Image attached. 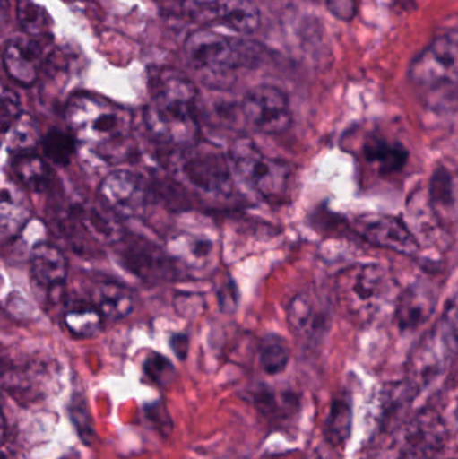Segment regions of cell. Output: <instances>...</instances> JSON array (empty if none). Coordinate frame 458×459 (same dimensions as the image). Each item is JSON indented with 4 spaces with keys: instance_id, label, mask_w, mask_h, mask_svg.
Listing matches in <instances>:
<instances>
[{
    "instance_id": "1",
    "label": "cell",
    "mask_w": 458,
    "mask_h": 459,
    "mask_svg": "<svg viewBox=\"0 0 458 459\" xmlns=\"http://www.w3.org/2000/svg\"><path fill=\"white\" fill-rule=\"evenodd\" d=\"M150 91L144 123L151 136L174 147L195 144L201 128L196 116L198 89L191 78L175 67H160L151 74Z\"/></svg>"
},
{
    "instance_id": "2",
    "label": "cell",
    "mask_w": 458,
    "mask_h": 459,
    "mask_svg": "<svg viewBox=\"0 0 458 459\" xmlns=\"http://www.w3.org/2000/svg\"><path fill=\"white\" fill-rule=\"evenodd\" d=\"M65 120L77 142L108 152L128 139L132 115L99 94L75 93L65 107Z\"/></svg>"
},
{
    "instance_id": "3",
    "label": "cell",
    "mask_w": 458,
    "mask_h": 459,
    "mask_svg": "<svg viewBox=\"0 0 458 459\" xmlns=\"http://www.w3.org/2000/svg\"><path fill=\"white\" fill-rule=\"evenodd\" d=\"M397 285L381 264H360L347 267L336 280V299L343 315L358 325L376 320L394 299Z\"/></svg>"
},
{
    "instance_id": "4",
    "label": "cell",
    "mask_w": 458,
    "mask_h": 459,
    "mask_svg": "<svg viewBox=\"0 0 458 459\" xmlns=\"http://www.w3.org/2000/svg\"><path fill=\"white\" fill-rule=\"evenodd\" d=\"M185 54L194 67L209 77H228L241 67H255L263 58L261 46L210 30L191 32Z\"/></svg>"
},
{
    "instance_id": "5",
    "label": "cell",
    "mask_w": 458,
    "mask_h": 459,
    "mask_svg": "<svg viewBox=\"0 0 458 459\" xmlns=\"http://www.w3.org/2000/svg\"><path fill=\"white\" fill-rule=\"evenodd\" d=\"M229 153L237 174L263 198L273 202L285 198L292 179L290 164L269 158L249 137H238Z\"/></svg>"
},
{
    "instance_id": "6",
    "label": "cell",
    "mask_w": 458,
    "mask_h": 459,
    "mask_svg": "<svg viewBox=\"0 0 458 459\" xmlns=\"http://www.w3.org/2000/svg\"><path fill=\"white\" fill-rule=\"evenodd\" d=\"M458 352V334L444 318L424 334L408 361L406 382L419 394L451 366Z\"/></svg>"
},
{
    "instance_id": "7",
    "label": "cell",
    "mask_w": 458,
    "mask_h": 459,
    "mask_svg": "<svg viewBox=\"0 0 458 459\" xmlns=\"http://www.w3.org/2000/svg\"><path fill=\"white\" fill-rule=\"evenodd\" d=\"M413 85L427 91L458 86V42L441 37L413 59L409 70Z\"/></svg>"
},
{
    "instance_id": "8",
    "label": "cell",
    "mask_w": 458,
    "mask_h": 459,
    "mask_svg": "<svg viewBox=\"0 0 458 459\" xmlns=\"http://www.w3.org/2000/svg\"><path fill=\"white\" fill-rule=\"evenodd\" d=\"M183 10L196 23L239 34H252L260 26V11L250 0H185Z\"/></svg>"
},
{
    "instance_id": "9",
    "label": "cell",
    "mask_w": 458,
    "mask_h": 459,
    "mask_svg": "<svg viewBox=\"0 0 458 459\" xmlns=\"http://www.w3.org/2000/svg\"><path fill=\"white\" fill-rule=\"evenodd\" d=\"M247 124L264 134H281L292 126L289 99L273 85H258L250 89L242 102Z\"/></svg>"
},
{
    "instance_id": "10",
    "label": "cell",
    "mask_w": 458,
    "mask_h": 459,
    "mask_svg": "<svg viewBox=\"0 0 458 459\" xmlns=\"http://www.w3.org/2000/svg\"><path fill=\"white\" fill-rule=\"evenodd\" d=\"M118 245V261L124 269L148 283L169 281L177 274L174 259L151 240L123 237Z\"/></svg>"
},
{
    "instance_id": "11",
    "label": "cell",
    "mask_w": 458,
    "mask_h": 459,
    "mask_svg": "<svg viewBox=\"0 0 458 459\" xmlns=\"http://www.w3.org/2000/svg\"><path fill=\"white\" fill-rule=\"evenodd\" d=\"M99 195L102 204L118 217L137 218L144 212L150 190L139 175L128 169H117L104 178Z\"/></svg>"
},
{
    "instance_id": "12",
    "label": "cell",
    "mask_w": 458,
    "mask_h": 459,
    "mask_svg": "<svg viewBox=\"0 0 458 459\" xmlns=\"http://www.w3.org/2000/svg\"><path fill=\"white\" fill-rule=\"evenodd\" d=\"M354 228L358 234L386 250L403 255H416L419 243L414 232L403 221L386 214H363L355 218Z\"/></svg>"
},
{
    "instance_id": "13",
    "label": "cell",
    "mask_w": 458,
    "mask_h": 459,
    "mask_svg": "<svg viewBox=\"0 0 458 459\" xmlns=\"http://www.w3.org/2000/svg\"><path fill=\"white\" fill-rule=\"evenodd\" d=\"M182 172L194 187L203 193L217 196H229L233 193V175L222 153L195 151L183 161Z\"/></svg>"
},
{
    "instance_id": "14",
    "label": "cell",
    "mask_w": 458,
    "mask_h": 459,
    "mask_svg": "<svg viewBox=\"0 0 458 459\" xmlns=\"http://www.w3.org/2000/svg\"><path fill=\"white\" fill-rule=\"evenodd\" d=\"M290 328L308 342H319L331 326L330 307L316 294L300 293L288 307Z\"/></svg>"
},
{
    "instance_id": "15",
    "label": "cell",
    "mask_w": 458,
    "mask_h": 459,
    "mask_svg": "<svg viewBox=\"0 0 458 459\" xmlns=\"http://www.w3.org/2000/svg\"><path fill=\"white\" fill-rule=\"evenodd\" d=\"M437 304V294L429 282L419 281L413 283L397 297L395 301V323L401 331H414L424 325Z\"/></svg>"
},
{
    "instance_id": "16",
    "label": "cell",
    "mask_w": 458,
    "mask_h": 459,
    "mask_svg": "<svg viewBox=\"0 0 458 459\" xmlns=\"http://www.w3.org/2000/svg\"><path fill=\"white\" fill-rule=\"evenodd\" d=\"M8 77L21 86L34 85L43 66V48L32 39L10 40L3 50Z\"/></svg>"
},
{
    "instance_id": "17",
    "label": "cell",
    "mask_w": 458,
    "mask_h": 459,
    "mask_svg": "<svg viewBox=\"0 0 458 459\" xmlns=\"http://www.w3.org/2000/svg\"><path fill=\"white\" fill-rule=\"evenodd\" d=\"M445 438V428L432 412H421L406 428L403 450L411 458H427L438 452Z\"/></svg>"
},
{
    "instance_id": "18",
    "label": "cell",
    "mask_w": 458,
    "mask_h": 459,
    "mask_svg": "<svg viewBox=\"0 0 458 459\" xmlns=\"http://www.w3.org/2000/svg\"><path fill=\"white\" fill-rule=\"evenodd\" d=\"M169 254L193 272H204L215 261L214 240L206 235L180 232L169 239Z\"/></svg>"
},
{
    "instance_id": "19",
    "label": "cell",
    "mask_w": 458,
    "mask_h": 459,
    "mask_svg": "<svg viewBox=\"0 0 458 459\" xmlns=\"http://www.w3.org/2000/svg\"><path fill=\"white\" fill-rule=\"evenodd\" d=\"M31 274L46 290L56 291L65 285L67 262L64 253L50 243H38L31 251Z\"/></svg>"
},
{
    "instance_id": "20",
    "label": "cell",
    "mask_w": 458,
    "mask_h": 459,
    "mask_svg": "<svg viewBox=\"0 0 458 459\" xmlns=\"http://www.w3.org/2000/svg\"><path fill=\"white\" fill-rule=\"evenodd\" d=\"M94 307L105 321H117L134 312V299L131 290L117 282H101L93 294Z\"/></svg>"
},
{
    "instance_id": "21",
    "label": "cell",
    "mask_w": 458,
    "mask_h": 459,
    "mask_svg": "<svg viewBox=\"0 0 458 459\" xmlns=\"http://www.w3.org/2000/svg\"><path fill=\"white\" fill-rule=\"evenodd\" d=\"M363 155L381 175L397 174L409 159V152L402 144L381 137H370L363 147Z\"/></svg>"
},
{
    "instance_id": "22",
    "label": "cell",
    "mask_w": 458,
    "mask_h": 459,
    "mask_svg": "<svg viewBox=\"0 0 458 459\" xmlns=\"http://www.w3.org/2000/svg\"><path fill=\"white\" fill-rule=\"evenodd\" d=\"M430 206L438 220H451L457 215L458 185L456 178L445 167H438L429 188Z\"/></svg>"
},
{
    "instance_id": "23",
    "label": "cell",
    "mask_w": 458,
    "mask_h": 459,
    "mask_svg": "<svg viewBox=\"0 0 458 459\" xmlns=\"http://www.w3.org/2000/svg\"><path fill=\"white\" fill-rule=\"evenodd\" d=\"M109 212L107 206L99 209L93 204H83L78 207L77 217L94 239L116 245L124 237V231L120 223L113 218L115 212L109 214Z\"/></svg>"
},
{
    "instance_id": "24",
    "label": "cell",
    "mask_w": 458,
    "mask_h": 459,
    "mask_svg": "<svg viewBox=\"0 0 458 459\" xmlns=\"http://www.w3.org/2000/svg\"><path fill=\"white\" fill-rule=\"evenodd\" d=\"M13 169L22 185L34 193H45L53 182V174L42 158L34 153L22 152L15 155Z\"/></svg>"
},
{
    "instance_id": "25",
    "label": "cell",
    "mask_w": 458,
    "mask_h": 459,
    "mask_svg": "<svg viewBox=\"0 0 458 459\" xmlns=\"http://www.w3.org/2000/svg\"><path fill=\"white\" fill-rule=\"evenodd\" d=\"M352 403L349 396L333 399L324 425V437L331 447L343 446L351 436Z\"/></svg>"
},
{
    "instance_id": "26",
    "label": "cell",
    "mask_w": 458,
    "mask_h": 459,
    "mask_svg": "<svg viewBox=\"0 0 458 459\" xmlns=\"http://www.w3.org/2000/svg\"><path fill=\"white\" fill-rule=\"evenodd\" d=\"M290 359V348L287 340L280 334H266L260 342V364L268 375H279L285 371Z\"/></svg>"
},
{
    "instance_id": "27",
    "label": "cell",
    "mask_w": 458,
    "mask_h": 459,
    "mask_svg": "<svg viewBox=\"0 0 458 459\" xmlns=\"http://www.w3.org/2000/svg\"><path fill=\"white\" fill-rule=\"evenodd\" d=\"M104 317L97 307H78L65 315V326L73 336L89 339L96 336L101 329Z\"/></svg>"
},
{
    "instance_id": "28",
    "label": "cell",
    "mask_w": 458,
    "mask_h": 459,
    "mask_svg": "<svg viewBox=\"0 0 458 459\" xmlns=\"http://www.w3.org/2000/svg\"><path fill=\"white\" fill-rule=\"evenodd\" d=\"M75 142L77 139L73 134L53 128L42 137L43 152L51 163L58 167H66L75 153Z\"/></svg>"
},
{
    "instance_id": "29",
    "label": "cell",
    "mask_w": 458,
    "mask_h": 459,
    "mask_svg": "<svg viewBox=\"0 0 458 459\" xmlns=\"http://www.w3.org/2000/svg\"><path fill=\"white\" fill-rule=\"evenodd\" d=\"M67 415L77 431L78 438L86 446H91L96 438V430H94L93 418H91L88 402L81 394H74L70 399L67 404Z\"/></svg>"
},
{
    "instance_id": "30",
    "label": "cell",
    "mask_w": 458,
    "mask_h": 459,
    "mask_svg": "<svg viewBox=\"0 0 458 459\" xmlns=\"http://www.w3.org/2000/svg\"><path fill=\"white\" fill-rule=\"evenodd\" d=\"M2 234L3 237L19 231L29 221V210L16 199L11 188H3L2 194Z\"/></svg>"
},
{
    "instance_id": "31",
    "label": "cell",
    "mask_w": 458,
    "mask_h": 459,
    "mask_svg": "<svg viewBox=\"0 0 458 459\" xmlns=\"http://www.w3.org/2000/svg\"><path fill=\"white\" fill-rule=\"evenodd\" d=\"M8 145L18 153L29 152L38 143V131L34 120L24 115L5 132Z\"/></svg>"
},
{
    "instance_id": "32",
    "label": "cell",
    "mask_w": 458,
    "mask_h": 459,
    "mask_svg": "<svg viewBox=\"0 0 458 459\" xmlns=\"http://www.w3.org/2000/svg\"><path fill=\"white\" fill-rule=\"evenodd\" d=\"M143 372L151 383L160 388H169L177 377L174 364L158 352L147 356L143 363Z\"/></svg>"
},
{
    "instance_id": "33",
    "label": "cell",
    "mask_w": 458,
    "mask_h": 459,
    "mask_svg": "<svg viewBox=\"0 0 458 459\" xmlns=\"http://www.w3.org/2000/svg\"><path fill=\"white\" fill-rule=\"evenodd\" d=\"M18 18L22 29L31 35H40L50 26V19L45 8L31 0H18Z\"/></svg>"
},
{
    "instance_id": "34",
    "label": "cell",
    "mask_w": 458,
    "mask_h": 459,
    "mask_svg": "<svg viewBox=\"0 0 458 459\" xmlns=\"http://www.w3.org/2000/svg\"><path fill=\"white\" fill-rule=\"evenodd\" d=\"M145 420L150 423L151 429L158 431L164 438H169L174 430V422L166 403L161 401L151 402L143 407Z\"/></svg>"
},
{
    "instance_id": "35",
    "label": "cell",
    "mask_w": 458,
    "mask_h": 459,
    "mask_svg": "<svg viewBox=\"0 0 458 459\" xmlns=\"http://www.w3.org/2000/svg\"><path fill=\"white\" fill-rule=\"evenodd\" d=\"M23 116L21 99L13 89L3 86L2 101H0V123L3 134Z\"/></svg>"
},
{
    "instance_id": "36",
    "label": "cell",
    "mask_w": 458,
    "mask_h": 459,
    "mask_svg": "<svg viewBox=\"0 0 458 459\" xmlns=\"http://www.w3.org/2000/svg\"><path fill=\"white\" fill-rule=\"evenodd\" d=\"M218 304L223 313H234L238 307L239 294L238 288L233 280L223 282L218 289Z\"/></svg>"
},
{
    "instance_id": "37",
    "label": "cell",
    "mask_w": 458,
    "mask_h": 459,
    "mask_svg": "<svg viewBox=\"0 0 458 459\" xmlns=\"http://www.w3.org/2000/svg\"><path fill=\"white\" fill-rule=\"evenodd\" d=\"M331 15L341 22H351L357 15V0H324Z\"/></svg>"
},
{
    "instance_id": "38",
    "label": "cell",
    "mask_w": 458,
    "mask_h": 459,
    "mask_svg": "<svg viewBox=\"0 0 458 459\" xmlns=\"http://www.w3.org/2000/svg\"><path fill=\"white\" fill-rule=\"evenodd\" d=\"M179 315L188 317V316L198 315L203 309L204 299L201 296H193V294H183L177 296L174 301Z\"/></svg>"
},
{
    "instance_id": "39",
    "label": "cell",
    "mask_w": 458,
    "mask_h": 459,
    "mask_svg": "<svg viewBox=\"0 0 458 459\" xmlns=\"http://www.w3.org/2000/svg\"><path fill=\"white\" fill-rule=\"evenodd\" d=\"M443 318L458 334V283L454 291H452L451 296H449V299H446Z\"/></svg>"
},
{
    "instance_id": "40",
    "label": "cell",
    "mask_w": 458,
    "mask_h": 459,
    "mask_svg": "<svg viewBox=\"0 0 458 459\" xmlns=\"http://www.w3.org/2000/svg\"><path fill=\"white\" fill-rule=\"evenodd\" d=\"M169 347L172 352L177 356V360L185 361L187 359L188 350H190V339L187 334L175 333L169 339Z\"/></svg>"
},
{
    "instance_id": "41",
    "label": "cell",
    "mask_w": 458,
    "mask_h": 459,
    "mask_svg": "<svg viewBox=\"0 0 458 459\" xmlns=\"http://www.w3.org/2000/svg\"><path fill=\"white\" fill-rule=\"evenodd\" d=\"M308 459H339L335 457V455H330V453L322 452V450H317L314 455H311Z\"/></svg>"
},
{
    "instance_id": "42",
    "label": "cell",
    "mask_w": 458,
    "mask_h": 459,
    "mask_svg": "<svg viewBox=\"0 0 458 459\" xmlns=\"http://www.w3.org/2000/svg\"><path fill=\"white\" fill-rule=\"evenodd\" d=\"M59 459H70V458H66V457H65V458H59Z\"/></svg>"
}]
</instances>
